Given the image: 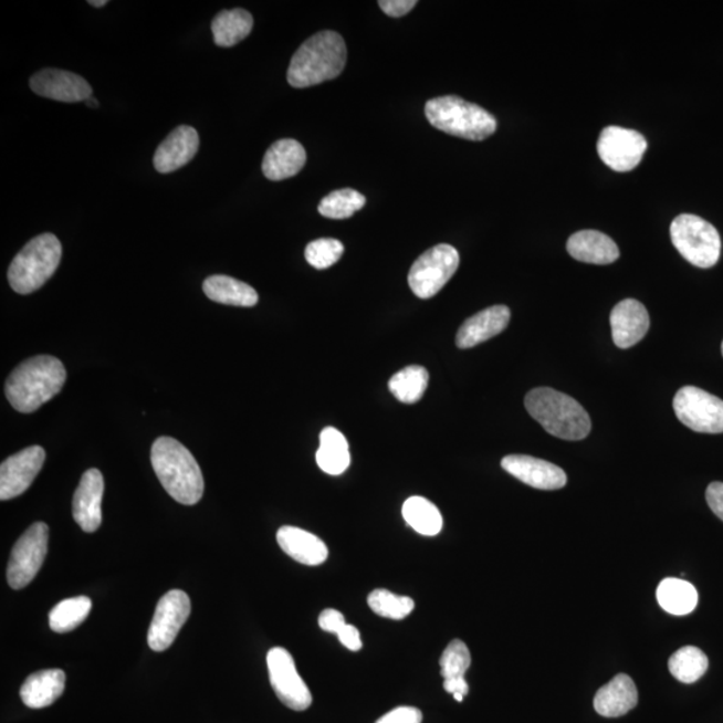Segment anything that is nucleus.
<instances>
[{"instance_id": "f257e3e1", "label": "nucleus", "mask_w": 723, "mask_h": 723, "mask_svg": "<svg viewBox=\"0 0 723 723\" xmlns=\"http://www.w3.org/2000/svg\"><path fill=\"white\" fill-rule=\"evenodd\" d=\"M66 383V369L50 355L30 358L19 365L6 383V397L21 413H33L59 395Z\"/></svg>"}, {"instance_id": "f03ea898", "label": "nucleus", "mask_w": 723, "mask_h": 723, "mask_svg": "<svg viewBox=\"0 0 723 723\" xmlns=\"http://www.w3.org/2000/svg\"><path fill=\"white\" fill-rule=\"evenodd\" d=\"M151 465L164 490L177 503L198 504L205 494V478L192 453L181 442L160 437L151 447Z\"/></svg>"}, {"instance_id": "7ed1b4c3", "label": "nucleus", "mask_w": 723, "mask_h": 723, "mask_svg": "<svg viewBox=\"0 0 723 723\" xmlns=\"http://www.w3.org/2000/svg\"><path fill=\"white\" fill-rule=\"evenodd\" d=\"M346 61L347 49L344 38L335 31H321L297 49L290 63L289 84L303 88L339 77Z\"/></svg>"}, {"instance_id": "20e7f679", "label": "nucleus", "mask_w": 723, "mask_h": 723, "mask_svg": "<svg viewBox=\"0 0 723 723\" xmlns=\"http://www.w3.org/2000/svg\"><path fill=\"white\" fill-rule=\"evenodd\" d=\"M525 408L545 431L567 441L585 440L591 431V418L583 406L564 392L538 388L525 397Z\"/></svg>"}, {"instance_id": "39448f33", "label": "nucleus", "mask_w": 723, "mask_h": 723, "mask_svg": "<svg viewBox=\"0 0 723 723\" xmlns=\"http://www.w3.org/2000/svg\"><path fill=\"white\" fill-rule=\"evenodd\" d=\"M425 114L436 129L471 142H482L497 129V120L490 112L457 95L430 99Z\"/></svg>"}, {"instance_id": "423d86ee", "label": "nucleus", "mask_w": 723, "mask_h": 723, "mask_svg": "<svg viewBox=\"0 0 723 723\" xmlns=\"http://www.w3.org/2000/svg\"><path fill=\"white\" fill-rule=\"evenodd\" d=\"M62 245L53 233H43L30 240L18 253L9 269L11 289L21 295L40 290L60 268Z\"/></svg>"}, {"instance_id": "0eeeda50", "label": "nucleus", "mask_w": 723, "mask_h": 723, "mask_svg": "<svg viewBox=\"0 0 723 723\" xmlns=\"http://www.w3.org/2000/svg\"><path fill=\"white\" fill-rule=\"evenodd\" d=\"M672 244L689 263L700 269H712L721 256L719 231L695 214H681L670 227Z\"/></svg>"}, {"instance_id": "6e6552de", "label": "nucleus", "mask_w": 723, "mask_h": 723, "mask_svg": "<svg viewBox=\"0 0 723 723\" xmlns=\"http://www.w3.org/2000/svg\"><path fill=\"white\" fill-rule=\"evenodd\" d=\"M460 265L459 252L453 245L439 244L423 252L409 272V285L420 300H430L446 287Z\"/></svg>"}, {"instance_id": "1a4fd4ad", "label": "nucleus", "mask_w": 723, "mask_h": 723, "mask_svg": "<svg viewBox=\"0 0 723 723\" xmlns=\"http://www.w3.org/2000/svg\"><path fill=\"white\" fill-rule=\"evenodd\" d=\"M678 420L696 433H723V401L710 392L684 386L672 401Z\"/></svg>"}, {"instance_id": "9d476101", "label": "nucleus", "mask_w": 723, "mask_h": 723, "mask_svg": "<svg viewBox=\"0 0 723 723\" xmlns=\"http://www.w3.org/2000/svg\"><path fill=\"white\" fill-rule=\"evenodd\" d=\"M49 549V526L35 523L24 532L12 548L8 580L12 589H22L40 573Z\"/></svg>"}, {"instance_id": "9b49d317", "label": "nucleus", "mask_w": 723, "mask_h": 723, "mask_svg": "<svg viewBox=\"0 0 723 723\" xmlns=\"http://www.w3.org/2000/svg\"><path fill=\"white\" fill-rule=\"evenodd\" d=\"M271 687L279 700L295 712H304L313 703V695L302 680L293 656L282 647L271 649L268 656Z\"/></svg>"}, {"instance_id": "f8f14e48", "label": "nucleus", "mask_w": 723, "mask_h": 723, "mask_svg": "<svg viewBox=\"0 0 723 723\" xmlns=\"http://www.w3.org/2000/svg\"><path fill=\"white\" fill-rule=\"evenodd\" d=\"M190 615L189 596L174 589L165 594L156 607L154 620L148 631V645L151 650L161 652L169 649L175 642L181 627L186 625Z\"/></svg>"}, {"instance_id": "ddd939ff", "label": "nucleus", "mask_w": 723, "mask_h": 723, "mask_svg": "<svg viewBox=\"0 0 723 723\" xmlns=\"http://www.w3.org/2000/svg\"><path fill=\"white\" fill-rule=\"evenodd\" d=\"M647 150L646 138L639 132L608 126L600 133L598 154L601 161L617 172L636 169Z\"/></svg>"}, {"instance_id": "4468645a", "label": "nucleus", "mask_w": 723, "mask_h": 723, "mask_svg": "<svg viewBox=\"0 0 723 723\" xmlns=\"http://www.w3.org/2000/svg\"><path fill=\"white\" fill-rule=\"evenodd\" d=\"M46 460L41 447H30L9 457L0 467V500H11L27 492Z\"/></svg>"}, {"instance_id": "2eb2a0df", "label": "nucleus", "mask_w": 723, "mask_h": 723, "mask_svg": "<svg viewBox=\"0 0 723 723\" xmlns=\"http://www.w3.org/2000/svg\"><path fill=\"white\" fill-rule=\"evenodd\" d=\"M30 87L41 97L60 103H82L93 97V88L80 75L59 69H44L30 80Z\"/></svg>"}, {"instance_id": "dca6fc26", "label": "nucleus", "mask_w": 723, "mask_h": 723, "mask_svg": "<svg viewBox=\"0 0 723 723\" xmlns=\"http://www.w3.org/2000/svg\"><path fill=\"white\" fill-rule=\"evenodd\" d=\"M509 472L524 484L541 491H557L567 485V474L551 462L524 454H511L501 461Z\"/></svg>"}, {"instance_id": "f3484780", "label": "nucleus", "mask_w": 723, "mask_h": 723, "mask_svg": "<svg viewBox=\"0 0 723 723\" xmlns=\"http://www.w3.org/2000/svg\"><path fill=\"white\" fill-rule=\"evenodd\" d=\"M104 475L98 469H88L82 475L73 499V517L82 531L93 534L103 523Z\"/></svg>"}, {"instance_id": "a211bd4d", "label": "nucleus", "mask_w": 723, "mask_h": 723, "mask_svg": "<svg viewBox=\"0 0 723 723\" xmlns=\"http://www.w3.org/2000/svg\"><path fill=\"white\" fill-rule=\"evenodd\" d=\"M199 147V133L192 126H179L156 150L154 164L157 172L170 174L182 168L198 155Z\"/></svg>"}, {"instance_id": "6ab92c4d", "label": "nucleus", "mask_w": 723, "mask_h": 723, "mask_svg": "<svg viewBox=\"0 0 723 723\" xmlns=\"http://www.w3.org/2000/svg\"><path fill=\"white\" fill-rule=\"evenodd\" d=\"M614 344L619 348H630L639 344L649 332L650 316L642 303L625 300L614 307L611 316Z\"/></svg>"}, {"instance_id": "aec40b11", "label": "nucleus", "mask_w": 723, "mask_h": 723, "mask_svg": "<svg viewBox=\"0 0 723 723\" xmlns=\"http://www.w3.org/2000/svg\"><path fill=\"white\" fill-rule=\"evenodd\" d=\"M511 311L506 306H492L480 311L471 316L459 329L455 336V345L462 350L472 348L490 340L504 332L510 325Z\"/></svg>"}, {"instance_id": "412c9836", "label": "nucleus", "mask_w": 723, "mask_h": 723, "mask_svg": "<svg viewBox=\"0 0 723 723\" xmlns=\"http://www.w3.org/2000/svg\"><path fill=\"white\" fill-rule=\"evenodd\" d=\"M306 161V150L301 143L291 138L279 139L265 154L262 169L269 180L282 181L300 174Z\"/></svg>"}, {"instance_id": "4be33fe9", "label": "nucleus", "mask_w": 723, "mask_h": 723, "mask_svg": "<svg viewBox=\"0 0 723 723\" xmlns=\"http://www.w3.org/2000/svg\"><path fill=\"white\" fill-rule=\"evenodd\" d=\"M276 538L279 547L304 566H321L327 560V545L307 531L285 525L277 531Z\"/></svg>"}, {"instance_id": "5701e85b", "label": "nucleus", "mask_w": 723, "mask_h": 723, "mask_svg": "<svg viewBox=\"0 0 723 723\" xmlns=\"http://www.w3.org/2000/svg\"><path fill=\"white\" fill-rule=\"evenodd\" d=\"M567 251L579 262L598 265L611 264L620 256L617 243L607 234L594 230L574 233L567 241Z\"/></svg>"}, {"instance_id": "b1692460", "label": "nucleus", "mask_w": 723, "mask_h": 723, "mask_svg": "<svg viewBox=\"0 0 723 723\" xmlns=\"http://www.w3.org/2000/svg\"><path fill=\"white\" fill-rule=\"evenodd\" d=\"M638 703V690L629 675L618 674L612 681L599 689L595 695L596 713L606 719L625 715Z\"/></svg>"}, {"instance_id": "393cba45", "label": "nucleus", "mask_w": 723, "mask_h": 723, "mask_svg": "<svg viewBox=\"0 0 723 723\" xmlns=\"http://www.w3.org/2000/svg\"><path fill=\"white\" fill-rule=\"evenodd\" d=\"M66 675L59 669L31 674L21 688V698L30 709H43L59 700L65 690Z\"/></svg>"}, {"instance_id": "a878e982", "label": "nucleus", "mask_w": 723, "mask_h": 723, "mask_svg": "<svg viewBox=\"0 0 723 723\" xmlns=\"http://www.w3.org/2000/svg\"><path fill=\"white\" fill-rule=\"evenodd\" d=\"M202 290L209 300L228 306L253 307L259 302V295L250 284L231 276H209Z\"/></svg>"}, {"instance_id": "bb28decb", "label": "nucleus", "mask_w": 723, "mask_h": 723, "mask_svg": "<svg viewBox=\"0 0 723 723\" xmlns=\"http://www.w3.org/2000/svg\"><path fill=\"white\" fill-rule=\"evenodd\" d=\"M316 464L323 472L339 475L352 464L346 437L338 429L326 428L321 433V447L316 452Z\"/></svg>"}, {"instance_id": "cd10ccee", "label": "nucleus", "mask_w": 723, "mask_h": 723, "mask_svg": "<svg viewBox=\"0 0 723 723\" xmlns=\"http://www.w3.org/2000/svg\"><path fill=\"white\" fill-rule=\"evenodd\" d=\"M252 29L253 18L243 9L221 11L212 21L213 40L219 48H232L244 41Z\"/></svg>"}, {"instance_id": "c85d7f7f", "label": "nucleus", "mask_w": 723, "mask_h": 723, "mask_svg": "<svg viewBox=\"0 0 723 723\" xmlns=\"http://www.w3.org/2000/svg\"><path fill=\"white\" fill-rule=\"evenodd\" d=\"M659 606L666 612L682 617L695 610L698 605L696 588L691 583L677 577H668L657 589Z\"/></svg>"}, {"instance_id": "c756f323", "label": "nucleus", "mask_w": 723, "mask_h": 723, "mask_svg": "<svg viewBox=\"0 0 723 723\" xmlns=\"http://www.w3.org/2000/svg\"><path fill=\"white\" fill-rule=\"evenodd\" d=\"M402 516L405 522L420 535L436 536L442 530L441 512L428 499L415 496L406 500Z\"/></svg>"}, {"instance_id": "7c9ffc66", "label": "nucleus", "mask_w": 723, "mask_h": 723, "mask_svg": "<svg viewBox=\"0 0 723 723\" xmlns=\"http://www.w3.org/2000/svg\"><path fill=\"white\" fill-rule=\"evenodd\" d=\"M429 373L422 366H408L389 380V389L399 402L416 404L428 389Z\"/></svg>"}, {"instance_id": "2f4dec72", "label": "nucleus", "mask_w": 723, "mask_h": 723, "mask_svg": "<svg viewBox=\"0 0 723 723\" xmlns=\"http://www.w3.org/2000/svg\"><path fill=\"white\" fill-rule=\"evenodd\" d=\"M708 669L709 659L705 652L694 646L682 647L671 656L669 661L671 675L687 684L701 680Z\"/></svg>"}, {"instance_id": "473e14b6", "label": "nucleus", "mask_w": 723, "mask_h": 723, "mask_svg": "<svg viewBox=\"0 0 723 723\" xmlns=\"http://www.w3.org/2000/svg\"><path fill=\"white\" fill-rule=\"evenodd\" d=\"M93 602L87 596L62 600L49 615V624L54 632L65 633L77 629L91 614Z\"/></svg>"}, {"instance_id": "72a5a7b5", "label": "nucleus", "mask_w": 723, "mask_h": 723, "mask_svg": "<svg viewBox=\"0 0 723 723\" xmlns=\"http://www.w3.org/2000/svg\"><path fill=\"white\" fill-rule=\"evenodd\" d=\"M366 198L357 190L346 188L335 190V192L326 196L321 201L318 211L322 216L333 220H344L352 218V216L364 208Z\"/></svg>"}, {"instance_id": "f704fd0d", "label": "nucleus", "mask_w": 723, "mask_h": 723, "mask_svg": "<svg viewBox=\"0 0 723 723\" xmlns=\"http://www.w3.org/2000/svg\"><path fill=\"white\" fill-rule=\"evenodd\" d=\"M367 605L379 617L392 620H402L413 612L416 602L409 596H399L388 591V589L378 588L367 598Z\"/></svg>"}, {"instance_id": "c9c22d12", "label": "nucleus", "mask_w": 723, "mask_h": 723, "mask_svg": "<svg viewBox=\"0 0 723 723\" xmlns=\"http://www.w3.org/2000/svg\"><path fill=\"white\" fill-rule=\"evenodd\" d=\"M472 657L468 646L460 639H454L443 650L440 658L441 675L443 681L465 678L467 671L471 668Z\"/></svg>"}, {"instance_id": "e433bc0d", "label": "nucleus", "mask_w": 723, "mask_h": 723, "mask_svg": "<svg viewBox=\"0 0 723 723\" xmlns=\"http://www.w3.org/2000/svg\"><path fill=\"white\" fill-rule=\"evenodd\" d=\"M345 247L336 239H318L306 247L307 263L316 270L332 268L344 255Z\"/></svg>"}, {"instance_id": "4c0bfd02", "label": "nucleus", "mask_w": 723, "mask_h": 723, "mask_svg": "<svg viewBox=\"0 0 723 723\" xmlns=\"http://www.w3.org/2000/svg\"><path fill=\"white\" fill-rule=\"evenodd\" d=\"M420 709L411 706H399L388 714L380 716L376 723H422Z\"/></svg>"}, {"instance_id": "58836bf2", "label": "nucleus", "mask_w": 723, "mask_h": 723, "mask_svg": "<svg viewBox=\"0 0 723 723\" xmlns=\"http://www.w3.org/2000/svg\"><path fill=\"white\" fill-rule=\"evenodd\" d=\"M346 625L344 614L334 610V608H327L321 614L319 626L323 631L338 636Z\"/></svg>"}, {"instance_id": "ea45409f", "label": "nucleus", "mask_w": 723, "mask_h": 723, "mask_svg": "<svg viewBox=\"0 0 723 723\" xmlns=\"http://www.w3.org/2000/svg\"><path fill=\"white\" fill-rule=\"evenodd\" d=\"M378 4L386 15L399 18L409 14L418 2L417 0H380Z\"/></svg>"}, {"instance_id": "a19ab883", "label": "nucleus", "mask_w": 723, "mask_h": 723, "mask_svg": "<svg viewBox=\"0 0 723 723\" xmlns=\"http://www.w3.org/2000/svg\"><path fill=\"white\" fill-rule=\"evenodd\" d=\"M706 501L710 510L723 522V482H712L708 486Z\"/></svg>"}, {"instance_id": "79ce46f5", "label": "nucleus", "mask_w": 723, "mask_h": 723, "mask_svg": "<svg viewBox=\"0 0 723 723\" xmlns=\"http://www.w3.org/2000/svg\"><path fill=\"white\" fill-rule=\"evenodd\" d=\"M339 642L350 651H359L362 649V639L360 633L357 627L352 625H346L344 629L338 633Z\"/></svg>"}, {"instance_id": "37998d69", "label": "nucleus", "mask_w": 723, "mask_h": 723, "mask_svg": "<svg viewBox=\"0 0 723 723\" xmlns=\"http://www.w3.org/2000/svg\"><path fill=\"white\" fill-rule=\"evenodd\" d=\"M443 689L448 693L453 694L457 702L464 701V696L469 693V684L465 678H455V680L443 681Z\"/></svg>"}, {"instance_id": "c03bdc74", "label": "nucleus", "mask_w": 723, "mask_h": 723, "mask_svg": "<svg viewBox=\"0 0 723 723\" xmlns=\"http://www.w3.org/2000/svg\"><path fill=\"white\" fill-rule=\"evenodd\" d=\"M85 104H86L88 107H93V109H97V107L99 106L98 101L95 99L94 97H91V98H88L87 101H85Z\"/></svg>"}, {"instance_id": "a18cd8bd", "label": "nucleus", "mask_w": 723, "mask_h": 723, "mask_svg": "<svg viewBox=\"0 0 723 723\" xmlns=\"http://www.w3.org/2000/svg\"><path fill=\"white\" fill-rule=\"evenodd\" d=\"M88 4L94 6V8H104V6L107 4V2H106V0H98V2H97V0H91V2H88Z\"/></svg>"}, {"instance_id": "49530a36", "label": "nucleus", "mask_w": 723, "mask_h": 723, "mask_svg": "<svg viewBox=\"0 0 723 723\" xmlns=\"http://www.w3.org/2000/svg\"><path fill=\"white\" fill-rule=\"evenodd\" d=\"M721 348H722V355H723V342H722V346H721Z\"/></svg>"}]
</instances>
